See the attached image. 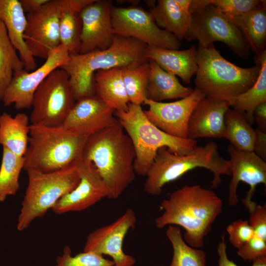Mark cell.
<instances>
[{
    "label": "cell",
    "instance_id": "484cf974",
    "mask_svg": "<svg viewBox=\"0 0 266 266\" xmlns=\"http://www.w3.org/2000/svg\"><path fill=\"white\" fill-rule=\"evenodd\" d=\"M148 61L150 75L146 91L147 99L162 102L181 99L192 93L193 89L182 85L176 76L164 70L154 61Z\"/></svg>",
    "mask_w": 266,
    "mask_h": 266
},
{
    "label": "cell",
    "instance_id": "4dcf8cb0",
    "mask_svg": "<svg viewBox=\"0 0 266 266\" xmlns=\"http://www.w3.org/2000/svg\"><path fill=\"white\" fill-rule=\"evenodd\" d=\"M17 52L4 24L0 21V101L2 100L14 73L24 69Z\"/></svg>",
    "mask_w": 266,
    "mask_h": 266
},
{
    "label": "cell",
    "instance_id": "8d00e7d4",
    "mask_svg": "<svg viewBox=\"0 0 266 266\" xmlns=\"http://www.w3.org/2000/svg\"><path fill=\"white\" fill-rule=\"evenodd\" d=\"M242 203L249 212L248 222L254 236L266 241V205L257 204L253 200Z\"/></svg>",
    "mask_w": 266,
    "mask_h": 266
},
{
    "label": "cell",
    "instance_id": "7402d4cb",
    "mask_svg": "<svg viewBox=\"0 0 266 266\" xmlns=\"http://www.w3.org/2000/svg\"><path fill=\"white\" fill-rule=\"evenodd\" d=\"M197 50L195 45L183 50L147 45L145 57L148 60L154 61L166 71L189 84L198 70Z\"/></svg>",
    "mask_w": 266,
    "mask_h": 266
},
{
    "label": "cell",
    "instance_id": "4316f807",
    "mask_svg": "<svg viewBox=\"0 0 266 266\" xmlns=\"http://www.w3.org/2000/svg\"><path fill=\"white\" fill-rule=\"evenodd\" d=\"M29 117L24 113L14 117L3 112L0 115V146L20 156L25 155L29 143Z\"/></svg>",
    "mask_w": 266,
    "mask_h": 266
},
{
    "label": "cell",
    "instance_id": "5b68a950",
    "mask_svg": "<svg viewBox=\"0 0 266 266\" xmlns=\"http://www.w3.org/2000/svg\"><path fill=\"white\" fill-rule=\"evenodd\" d=\"M196 88L208 99L231 101L248 90L256 82L260 64L243 68L225 59L214 45L199 46Z\"/></svg>",
    "mask_w": 266,
    "mask_h": 266
},
{
    "label": "cell",
    "instance_id": "603a6c76",
    "mask_svg": "<svg viewBox=\"0 0 266 266\" xmlns=\"http://www.w3.org/2000/svg\"><path fill=\"white\" fill-rule=\"evenodd\" d=\"M192 0H159L150 10L157 26L179 40L184 39L191 25Z\"/></svg>",
    "mask_w": 266,
    "mask_h": 266
},
{
    "label": "cell",
    "instance_id": "f35d334b",
    "mask_svg": "<svg viewBox=\"0 0 266 266\" xmlns=\"http://www.w3.org/2000/svg\"><path fill=\"white\" fill-rule=\"evenodd\" d=\"M237 253L244 261H253L266 254V241L254 236L238 249Z\"/></svg>",
    "mask_w": 266,
    "mask_h": 266
},
{
    "label": "cell",
    "instance_id": "e0dca14e",
    "mask_svg": "<svg viewBox=\"0 0 266 266\" xmlns=\"http://www.w3.org/2000/svg\"><path fill=\"white\" fill-rule=\"evenodd\" d=\"M112 2L94 0L81 12L82 31L79 54L109 48L115 34L111 21Z\"/></svg>",
    "mask_w": 266,
    "mask_h": 266
},
{
    "label": "cell",
    "instance_id": "8992f818",
    "mask_svg": "<svg viewBox=\"0 0 266 266\" xmlns=\"http://www.w3.org/2000/svg\"><path fill=\"white\" fill-rule=\"evenodd\" d=\"M88 137L62 126L30 124L24 169L50 172L73 166L82 158Z\"/></svg>",
    "mask_w": 266,
    "mask_h": 266
},
{
    "label": "cell",
    "instance_id": "ba28073f",
    "mask_svg": "<svg viewBox=\"0 0 266 266\" xmlns=\"http://www.w3.org/2000/svg\"><path fill=\"white\" fill-rule=\"evenodd\" d=\"M28 183L21 203L17 229L23 231L35 219L43 217L58 201L71 192L79 182L74 165L50 172L27 170Z\"/></svg>",
    "mask_w": 266,
    "mask_h": 266
},
{
    "label": "cell",
    "instance_id": "b9f144b4",
    "mask_svg": "<svg viewBox=\"0 0 266 266\" xmlns=\"http://www.w3.org/2000/svg\"><path fill=\"white\" fill-rule=\"evenodd\" d=\"M226 249L227 245L225 242V236L223 235L217 249L219 257L218 261L219 266H238L228 259Z\"/></svg>",
    "mask_w": 266,
    "mask_h": 266
},
{
    "label": "cell",
    "instance_id": "f1b7e54d",
    "mask_svg": "<svg viewBox=\"0 0 266 266\" xmlns=\"http://www.w3.org/2000/svg\"><path fill=\"white\" fill-rule=\"evenodd\" d=\"M254 61L260 66L256 82L248 90L229 102L233 109L245 114L249 123L253 122L256 107L266 102V50L256 55Z\"/></svg>",
    "mask_w": 266,
    "mask_h": 266
},
{
    "label": "cell",
    "instance_id": "836d02e7",
    "mask_svg": "<svg viewBox=\"0 0 266 266\" xmlns=\"http://www.w3.org/2000/svg\"><path fill=\"white\" fill-rule=\"evenodd\" d=\"M123 79L130 103L141 105L146 99L150 75L149 61L122 67Z\"/></svg>",
    "mask_w": 266,
    "mask_h": 266
},
{
    "label": "cell",
    "instance_id": "4fadbf2b",
    "mask_svg": "<svg viewBox=\"0 0 266 266\" xmlns=\"http://www.w3.org/2000/svg\"><path fill=\"white\" fill-rule=\"evenodd\" d=\"M60 14L59 0H49L37 11L27 14L23 37L34 58L46 59L61 44Z\"/></svg>",
    "mask_w": 266,
    "mask_h": 266
},
{
    "label": "cell",
    "instance_id": "277c9868",
    "mask_svg": "<svg viewBox=\"0 0 266 266\" xmlns=\"http://www.w3.org/2000/svg\"><path fill=\"white\" fill-rule=\"evenodd\" d=\"M197 167H202L213 174L211 189L222 183L221 176L231 175L230 161L219 154L217 143L210 141L204 146H195L188 154L178 155L166 147L160 148L145 176L143 189L149 195L158 196L164 186L185 173Z\"/></svg>",
    "mask_w": 266,
    "mask_h": 266
},
{
    "label": "cell",
    "instance_id": "d590c367",
    "mask_svg": "<svg viewBox=\"0 0 266 266\" xmlns=\"http://www.w3.org/2000/svg\"><path fill=\"white\" fill-rule=\"evenodd\" d=\"M55 266H114L112 260L91 252L84 251L74 256L68 246L63 249V254L56 258Z\"/></svg>",
    "mask_w": 266,
    "mask_h": 266
},
{
    "label": "cell",
    "instance_id": "ab89813d",
    "mask_svg": "<svg viewBox=\"0 0 266 266\" xmlns=\"http://www.w3.org/2000/svg\"><path fill=\"white\" fill-rule=\"evenodd\" d=\"M256 138L254 152L263 160H266V133L257 129L255 130Z\"/></svg>",
    "mask_w": 266,
    "mask_h": 266
},
{
    "label": "cell",
    "instance_id": "83f0119b",
    "mask_svg": "<svg viewBox=\"0 0 266 266\" xmlns=\"http://www.w3.org/2000/svg\"><path fill=\"white\" fill-rule=\"evenodd\" d=\"M228 16L240 30L250 50L255 55L266 50V0H262L258 7L246 13Z\"/></svg>",
    "mask_w": 266,
    "mask_h": 266
},
{
    "label": "cell",
    "instance_id": "f546056e",
    "mask_svg": "<svg viewBox=\"0 0 266 266\" xmlns=\"http://www.w3.org/2000/svg\"><path fill=\"white\" fill-rule=\"evenodd\" d=\"M223 138L228 139L238 150L254 152L256 131L243 113L230 108L227 111L225 115Z\"/></svg>",
    "mask_w": 266,
    "mask_h": 266
},
{
    "label": "cell",
    "instance_id": "8fae6325",
    "mask_svg": "<svg viewBox=\"0 0 266 266\" xmlns=\"http://www.w3.org/2000/svg\"><path fill=\"white\" fill-rule=\"evenodd\" d=\"M111 21L115 35L133 38L148 46L173 50L180 47V40L159 27L149 11L136 5L113 6Z\"/></svg>",
    "mask_w": 266,
    "mask_h": 266
},
{
    "label": "cell",
    "instance_id": "9c48e42d",
    "mask_svg": "<svg viewBox=\"0 0 266 266\" xmlns=\"http://www.w3.org/2000/svg\"><path fill=\"white\" fill-rule=\"evenodd\" d=\"M191 25L184 39L197 40L199 46L206 47L215 42L225 44L235 54L247 59L250 49L242 33L228 15L209 4L192 14Z\"/></svg>",
    "mask_w": 266,
    "mask_h": 266
},
{
    "label": "cell",
    "instance_id": "d6a6232c",
    "mask_svg": "<svg viewBox=\"0 0 266 266\" xmlns=\"http://www.w3.org/2000/svg\"><path fill=\"white\" fill-rule=\"evenodd\" d=\"M24 166V157L2 148L0 166V202L16 194L20 187V174Z\"/></svg>",
    "mask_w": 266,
    "mask_h": 266
},
{
    "label": "cell",
    "instance_id": "7a4b0ae2",
    "mask_svg": "<svg viewBox=\"0 0 266 266\" xmlns=\"http://www.w3.org/2000/svg\"><path fill=\"white\" fill-rule=\"evenodd\" d=\"M135 158L133 143L119 122L89 136L82 157L95 166L106 188L107 198L113 200L134 181Z\"/></svg>",
    "mask_w": 266,
    "mask_h": 266
},
{
    "label": "cell",
    "instance_id": "7bdbcfd3",
    "mask_svg": "<svg viewBox=\"0 0 266 266\" xmlns=\"http://www.w3.org/2000/svg\"><path fill=\"white\" fill-rule=\"evenodd\" d=\"M49 0H20L25 13H31L37 11Z\"/></svg>",
    "mask_w": 266,
    "mask_h": 266
},
{
    "label": "cell",
    "instance_id": "ac0fdd59",
    "mask_svg": "<svg viewBox=\"0 0 266 266\" xmlns=\"http://www.w3.org/2000/svg\"><path fill=\"white\" fill-rule=\"evenodd\" d=\"M230 156V165L232 179L228 186V203L234 206L238 203L237 189L239 182L250 186L243 200H252L256 186L260 184L266 185V162L254 152L237 149L231 144L227 148Z\"/></svg>",
    "mask_w": 266,
    "mask_h": 266
},
{
    "label": "cell",
    "instance_id": "d6986e66",
    "mask_svg": "<svg viewBox=\"0 0 266 266\" xmlns=\"http://www.w3.org/2000/svg\"><path fill=\"white\" fill-rule=\"evenodd\" d=\"M115 111L96 96L82 98L75 101L62 126L89 136L118 123Z\"/></svg>",
    "mask_w": 266,
    "mask_h": 266
},
{
    "label": "cell",
    "instance_id": "3957f363",
    "mask_svg": "<svg viewBox=\"0 0 266 266\" xmlns=\"http://www.w3.org/2000/svg\"><path fill=\"white\" fill-rule=\"evenodd\" d=\"M146 46L133 38L115 35L107 49L69 55L66 62L59 68L68 74L77 101L95 96L94 76L97 71L123 67L148 61L145 57Z\"/></svg>",
    "mask_w": 266,
    "mask_h": 266
},
{
    "label": "cell",
    "instance_id": "74e56055",
    "mask_svg": "<svg viewBox=\"0 0 266 266\" xmlns=\"http://www.w3.org/2000/svg\"><path fill=\"white\" fill-rule=\"evenodd\" d=\"M231 244L237 249L254 236L248 221L239 219L233 221L226 228Z\"/></svg>",
    "mask_w": 266,
    "mask_h": 266
},
{
    "label": "cell",
    "instance_id": "ffe728a7",
    "mask_svg": "<svg viewBox=\"0 0 266 266\" xmlns=\"http://www.w3.org/2000/svg\"><path fill=\"white\" fill-rule=\"evenodd\" d=\"M230 107L227 101H217L206 97L202 99L190 117L188 138L196 140L199 138H223L225 115Z\"/></svg>",
    "mask_w": 266,
    "mask_h": 266
},
{
    "label": "cell",
    "instance_id": "60d3db41",
    "mask_svg": "<svg viewBox=\"0 0 266 266\" xmlns=\"http://www.w3.org/2000/svg\"><path fill=\"white\" fill-rule=\"evenodd\" d=\"M253 120L258 125L259 129L266 132V102L260 103L253 112Z\"/></svg>",
    "mask_w": 266,
    "mask_h": 266
},
{
    "label": "cell",
    "instance_id": "5bb4252c",
    "mask_svg": "<svg viewBox=\"0 0 266 266\" xmlns=\"http://www.w3.org/2000/svg\"><path fill=\"white\" fill-rule=\"evenodd\" d=\"M69 56L66 48L60 44L49 54L39 67L32 72L24 68L15 72L2 100L4 105L14 104L17 110L32 107L37 88L51 72L66 63Z\"/></svg>",
    "mask_w": 266,
    "mask_h": 266
},
{
    "label": "cell",
    "instance_id": "1f68e13d",
    "mask_svg": "<svg viewBox=\"0 0 266 266\" xmlns=\"http://www.w3.org/2000/svg\"><path fill=\"white\" fill-rule=\"evenodd\" d=\"M166 234L173 249L170 266H205L204 251L189 246L185 241L178 227L168 226Z\"/></svg>",
    "mask_w": 266,
    "mask_h": 266
},
{
    "label": "cell",
    "instance_id": "cb8c5ba5",
    "mask_svg": "<svg viewBox=\"0 0 266 266\" xmlns=\"http://www.w3.org/2000/svg\"><path fill=\"white\" fill-rule=\"evenodd\" d=\"M94 0H59L61 44L69 55L78 54L82 31V10Z\"/></svg>",
    "mask_w": 266,
    "mask_h": 266
},
{
    "label": "cell",
    "instance_id": "e575fe53",
    "mask_svg": "<svg viewBox=\"0 0 266 266\" xmlns=\"http://www.w3.org/2000/svg\"><path fill=\"white\" fill-rule=\"evenodd\" d=\"M262 2V0H192L189 10L192 14L196 10L210 4L224 14L237 16L255 9Z\"/></svg>",
    "mask_w": 266,
    "mask_h": 266
},
{
    "label": "cell",
    "instance_id": "30bf717a",
    "mask_svg": "<svg viewBox=\"0 0 266 266\" xmlns=\"http://www.w3.org/2000/svg\"><path fill=\"white\" fill-rule=\"evenodd\" d=\"M75 101L68 75L59 67L51 72L36 90L30 122L45 126H62Z\"/></svg>",
    "mask_w": 266,
    "mask_h": 266
},
{
    "label": "cell",
    "instance_id": "44dd1931",
    "mask_svg": "<svg viewBox=\"0 0 266 266\" xmlns=\"http://www.w3.org/2000/svg\"><path fill=\"white\" fill-rule=\"evenodd\" d=\"M0 21L4 24L12 44L18 53L24 68L32 71L36 68L35 58L27 48L24 33L27 17L18 0H0Z\"/></svg>",
    "mask_w": 266,
    "mask_h": 266
},
{
    "label": "cell",
    "instance_id": "7c38bea8",
    "mask_svg": "<svg viewBox=\"0 0 266 266\" xmlns=\"http://www.w3.org/2000/svg\"><path fill=\"white\" fill-rule=\"evenodd\" d=\"M136 221L134 210L128 208L112 223L90 233L86 237L84 251L108 255L114 266H133L134 258L124 252L123 245L125 236L135 227Z\"/></svg>",
    "mask_w": 266,
    "mask_h": 266
},
{
    "label": "cell",
    "instance_id": "ee69618b",
    "mask_svg": "<svg viewBox=\"0 0 266 266\" xmlns=\"http://www.w3.org/2000/svg\"><path fill=\"white\" fill-rule=\"evenodd\" d=\"M252 261L251 266H266V254L258 257Z\"/></svg>",
    "mask_w": 266,
    "mask_h": 266
},
{
    "label": "cell",
    "instance_id": "6da1fadb",
    "mask_svg": "<svg viewBox=\"0 0 266 266\" xmlns=\"http://www.w3.org/2000/svg\"><path fill=\"white\" fill-rule=\"evenodd\" d=\"M163 213L155 220L160 229L169 225L185 230L183 238L191 247L200 248L211 226L222 211V201L211 189L200 185H185L160 203Z\"/></svg>",
    "mask_w": 266,
    "mask_h": 266
},
{
    "label": "cell",
    "instance_id": "2e32d148",
    "mask_svg": "<svg viewBox=\"0 0 266 266\" xmlns=\"http://www.w3.org/2000/svg\"><path fill=\"white\" fill-rule=\"evenodd\" d=\"M74 165L79 176V182L53 207L52 210L56 214L82 211L107 198L106 188L95 166L82 158L76 161Z\"/></svg>",
    "mask_w": 266,
    "mask_h": 266
},
{
    "label": "cell",
    "instance_id": "d4e9b609",
    "mask_svg": "<svg viewBox=\"0 0 266 266\" xmlns=\"http://www.w3.org/2000/svg\"><path fill=\"white\" fill-rule=\"evenodd\" d=\"M95 96L115 111H126L130 103L122 67L99 70L95 73Z\"/></svg>",
    "mask_w": 266,
    "mask_h": 266
},
{
    "label": "cell",
    "instance_id": "9a60e30c",
    "mask_svg": "<svg viewBox=\"0 0 266 266\" xmlns=\"http://www.w3.org/2000/svg\"><path fill=\"white\" fill-rule=\"evenodd\" d=\"M204 95L198 88L189 96L176 101L164 102L146 99L148 106L144 110L148 120L165 133L177 138L187 139L188 125L191 115Z\"/></svg>",
    "mask_w": 266,
    "mask_h": 266
},
{
    "label": "cell",
    "instance_id": "52a82bcc",
    "mask_svg": "<svg viewBox=\"0 0 266 266\" xmlns=\"http://www.w3.org/2000/svg\"><path fill=\"white\" fill-rule=\"evenodd\" d=\"M115 116L130 138L135 153V174L145 176L158 150L163 147L178 155L188 154L197 145L196 140L172 136L153 124L141 105L130 103L126 111H115Z\"/></svg>",
    "mask_w": 266,
    "mask_h": 266
}]
</instances>
